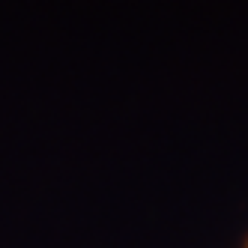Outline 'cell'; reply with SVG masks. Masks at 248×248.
<instances>
[{
    "label": "cell",
    "mask_w": 248,
    "mask_h": 248,
    "mask_svg": "<svg viewBox=\"0 0 248 248\" xmlns=\"http://www.w3.org/2000/svg\"><path fill=\"white\" fill-rule=\"evenodd\" d=\"M242 248H248V233H245V239H242Z\"/></svg>",
    "instance_id": "obj_1"
}]
</instances>
